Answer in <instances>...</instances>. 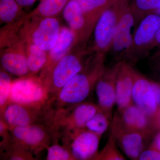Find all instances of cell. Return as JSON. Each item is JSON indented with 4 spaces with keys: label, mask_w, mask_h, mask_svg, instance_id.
Segmentation results:
<instances>
[{
    "label": "cell",
    "mask_w": 160,
    "mask_h": 160,
    "mask_svg": "<svg viewBox=\"0 0 160 160\" xmlns=\"http://www.w3.org/2000/svg\"><path fill=\"white\" fill-rule=\"evenodd\" d=\"M104 62V57L95 56L89 66L84 67L52 99V108H62L85 102L106 68Z\"/></svg>",
    "instance_id": "1"
},
{
    "label": "cell",
    "mask_w": 160,
    "mask_h": 160,
    "mask_svg": "<svg viewBox=\"0 0 160 160\" xmlns=\"http://www.w3.org/2000/svg\"><path fill=\"white\" fill-rule=\"evenodd\" d=\"M99 109L98 104L86 102L62 108H52L43 124L50 132L52 143L58 142L67 132L85 127Z\"/></svg>",
    "instance_id": "2"
},
{
    "label": "cell",
    "mask_w": 160,
    "mask_h": 160,
    "mask_svg": "<svg viewBox=\"0 0 160 160\" xmlns=\"http://www.w3.org/2000/svg\"><path fill=\"white\" fill-rule=\"evenodd\" d=\"M129 0H114L103 12L94 29L96 55L105 57L111 47L113 34Z\"/></svg>",
    "instance_id": "3"
},
{
    "label": "cell",
    "mask_w": 160,
    "mask_h": 160,
    "mask_svg": "<svg viewBox=\"0 0 160 160\" xmlns=\"http://www.w3.org/2000/svg\"><path fill=\"white\" fill-rule=\"evenodd\" d=\"M84 67L78 56L67 54L49 71L42 72L39 78L47 89L50 99Z\"/></svg>",
    "instance_id": "4"
},
{
    "label": "cell",
    "mask_w": 160,
    "mask_h": 160,
    "mask_svg": "<svg viewBox=\"0 0 160 160\" xmlns=\"http://www.w3.org/2000/svg\"><path fill=\"white\" fill-rule=\"evenodd\" d=\"M101 138L83 127L67 132L60 140L75 160H93L98 152Z\"/></svg>",
    "instance_id": "5"
},
{
    "label": "cell",
    "mask_w": 160,
    "mask_h": 160,
    "mask_svg": "<svg viewBox=\"0 0 160 160\" xmlns=\"http://www.w3.org/2000/svg\"><path fill=\"white\" fill-rule=\"evenodd\" d=\"M160 26V16L149 13L140 21L133 35L132 46L128 63L133 65L147 56L153 48L157 32Z\"/></svg>",
    "instance_id": "6"
},
{
    "label": "cell",
    "mask_w": 160,
    "mask_h": 160,
    "mask_svg": "<svg viewBox=\"0 0 160 160\" xmlns=\"http://www.w3.org/2000/svg\"><path fill=\"white\" fill-rule=\"evenodd\" d=\"M51 100L42 105L10 102L4 112V121L9 130L36 124H43L51 109Z\"/></svg>",
    "instance_id": "7"
},
{
    "label": "cell",
    "mask_w": 160,
    "mask_h": 160,
    "mask_svg": "<svg viewBox=\"0 0 160 160\" xmlns=\"http://www.w3.org/2000/svg\"><path fill=\"white\" fill-rule=\"evenodd\" d=\"M28 76L12 80L9 103L42 105L48 102L51 99L41 80Z\"/></svg>",
    "instance_id": "8"
},
{
    "label": "cell",
    "mask_w": 160,
    "mask_h": 160,
    "mask_svg": "<svg viewBox=\"0 0 160 160\" xmlns=\"http://www.w3.org/2000/svg\"><path fill=\"white\" fill-rule=\"evenodd\" d=\"M137 23L129 3L124 10L115 30L109 51H111L116 62H128L132 46L133 35L132 29Z\"/></svg>",
    "instance_id": "9"
},
{
    "label": "cell",
    "mask_w": 160,
    "mask_h": 160,
    "mask_svg": "<svg viewBox=\"0 0 160 160\" xmlns=\"http://www.w3.org/2000/svg\"><path fill=\"white\" fill-rule=\"evenodd\" d=\"M9 132L12 140L22 145L33 155H37L53 142L50 132L43 124L15 127L10 129Z\"/></svg>",
    "instance_id": "10"
},
{
    "label": "cell",
    "mask_w": 160,
    "mask_h": 160,
    "mask_svg": "<svg viewBox=\"0 0 160 160\" xmlns=\"http://www.w3.org/2000/svg\"><path fill=\"white\" fill-rule=\"evenodd\" d=\"M110 134L118 147L127 158L138 160L140 155L154 134L130 131L120 127L111 122Z\"/></svg>",
    "instance_id": "11"
},
{
    "label": "cell",
    "mask_w": 160,
    "mask_h": 160,
    "mask_svg": "<svg viewBox=\"0 0 160 160\" xmlns=\"http://www.w3.org/2000/svg\"><path fill=\"white\" fill-rule=\"evenodd\" d=\"M132 102L154 122L156 121L160 108L155 97L152 80L136 72L135 80L132 93Z\"/></svg>",
    "instance_id": "12"
},
{
    "label": "cell",
    "mask_w": 160,
    "mask_h": 160,
    "mask_svg": "<svg viewBox=\"0 0 160 160\" xmlns=\"http://www.w3.org/2000/svg\"><path fill=\"white\" fill-rule=\"evenodd\" d=\"M112 122L130 131L154 134L158 130L153 121L133 103L122 111L116 112Z\"/></svg>",
    "instance_id": "13"
},
{
    "label": "cell",
    "mask_w": 160,
    "mask_h": 160,
    "mask_svg": "<svg viewBox=\"0 0 160 160\" xmlns=\"http://www.w3.org/2000/svg\"><path fill=\"white\" fill-rule=\"evenodd\" d=\"M120 62L115 63L109 68L106 67L95 87L99 108L112 117L116 98V79Z\"/></svg>",
    "instance_id": "14"
},
{
    "label": "cell",
    "mask_w": 160,
    "mask_h": 160,
    "mask_svg": "<svg viewBox=\"0 0 160 160\" xmlns=\"http://www.w3.org/2000/svg\"><path fill=\"white\" fill-rule=\"evenodd\" d=\"M0 66L3 71L19 78L29 74L27 53L19 38L0 51Z\"/></svg>",
    "instance_id": "15"
},
{
    "label": "cell",
    "mask_w": 160,
    "mask_h": 160,
    "mask_svg": "<svg viewBox=\"0 0 160 160\" xmlns=\"http://www.w3.org/2000/svg\"><path fill=\"white\" fill-rule=\"evenodd\" d=\"M136 70L127 62H120L116 79V105L118 112L132 103V93Z\"/></svg>",
    "instance_id": "16"
},
{
    "label": "cell",
    "mask_w": 160,
    "mask_h": 160,
    "mask_svg": "<svg viewBox=\"0 0 160 160\" xmlns=\"http://www.w3.org/2000/svg\"><path fill=\"white\" fill-rule=\"evenodd\" d=\"M61 29L59 22L53 17L44 18L32 33V42L44 51H49L56 43Z\"/></svg>",
    "instance_id": "17"
},
{
    "label": "cell",
    "mask_w": 160,
    "mask_h": 160,
    "mask_svg": "<svg viewBox=\"0 0 160 160\" xmlns=\"http://www.w3.org/2000/svg\"><path fill=\"white\" fill-rule=\"evenodd\" d=\"M63 17L69 28L74 32L76 43L88 38L92 30L78 3L70 0L63 10Z\"/></svg>",
    "instance_id": "18"
},
{
    "label": "cell",
    "mask_w": 160,
    "mask_h": 160,
    "mask_svg": "<svg viewBox=\"0 0 160 160\" xmlns=\"http://www.w3.org/2000/svg\"><path fill=\"white\" fill-rule=\"evenodd\" d=\"M74 44H76L74 32L69 27L61 28L56 43L49 52L48 61L43 71L51 69L61 59L68 54L69 49Z\"/></svg>",
    "instance_id": "19"
},
{
    "label": "cell",
    "mask_w": 160,
    "mask_h": 160,
    "mask_svg": "<svg viewBox=\"0 0 160 160\" xmlns=\"http://www.w3.org/2000/svg\"><path fill=\"white\" fill-rule=\"evenodd\" d=\"M82 9L91 30L101 15L114 0H73Z\"/></svg>",
    "instance_id": "20"
},
{
    "label": "cell",
    "mask_w": 160,
    "mask_h": 160,
    "mask_svg": "<svg viewBox=\"0 0 160 160\" xmlns=\"http://www.w3.org/2000/svg\"><path fill=\"white\" fill-rule=\"evenodd\" d=\"M0 158L10 160H33L35 158L31 152L12 140L11 137L9 142L0 149Z\"/></svg>",
    "instance_id": "21"
},
{
    "label": "cell",
    "mask_w": 160,
    "mask_h": 160,
    "mask_svg": "<svg viewBox=\"0 0 160 160\" xmlns=\"http://www.w3.org/2000/svg\"><path fill=\"white\" fill-rule=\"evenodd\" d=\"M27 65L29 73L34 75L42 69L48 61V55L31 42L27 52Z\"/></svg>",
    "instance_id": "22"
},
{
    "label": "cell",
    "mask_w": 160,
    "mask_h": 160,
    "mask_svg": "<svg viewBox=\"0 0 160 160\" xmlns=\"http://www.w3.org/2000/svg\"><path fill=\"white\" fill-rule=\"evenodd\" d=\"M31 15L42 18L52 17L63 11L70 0H42Z\"/></svg>",
    "instance_id": "23"
},
{
    "label": "cell",
    "mask_w": 160,
    "mask_h": 160,
    "mask_svg": "<svg viewBox=\"0 0 160 160\" xmlns=\"http://www.w3.org/2000/svg\"><path fill=\"white\" fill-rule=\"evenodd\" d=\"M21 7L15 0H0V27L19 19Z\"/></svg>",
    "instance_id": "24"
},
{
    "label": "cell",
    "mask_w": 160,
    "mask_h": 160,
    "mask_svg": "<svg viewBox=\"0 0 160 160\" xmlns=\"http://www.w3.org/2000/svg\"><path fill=\"white\" fill-rule=\"evenodd\" d=\"M129 3L137 24L147 15L160 8V0H132Z\"/></svg>",
    "instance_id": "25"
},
{
    "label": "cell",
    "mask_w": 160,
    "mask_h": 160,
    "mask_svg": "<svg viewBox=\"0 0 160 160\" xmlns=\"http://www.w3.org/2000/svg\"><path fill=\"white\" fill-rule=\"evenodd\" d=\"M113 117L100 109L97 113L86 123L87 129L102 137L110 126Z\"/></svg>",
    "instance_id": "26"
},
{
    "label": "cell",
    "mask_w": 160,
    "mask_h": 160,
    "mask_svg": "<svg viewBox=\"0 0 160 160\" xmlns=\"http://www.w3.org/2000/svg\"><path fill=\"white\" fill-rule=\"evenodd\" d=\"M12 81L9 73L0 70V120L4 122V112L9 103Z\"/></svg>",
    "instance_id": "27"
},
{
    "label": "cell",
    "mask_w": 160,
    "mask_h": 160,
    "mask_svg": "<svg viewBox=\"0 0 160 160\" xmlns=\"http://www.w3.org/2000/svg\"><path fill=\"white\" fill-rule=\"evenodd\" d=\"M126 158L120 151L112 135L110 134L107 143L99 151L93 160H124Z\"/></svg>",
    "instance_id": "28"
},
{
    "label": "cell",
    "mask_w": 160,
    "mask_h": 160,
    "mask_svg": "<svg viewBox=\"0 0 160 160\" xmlns=\"http://www.w3.org/2000/svg\"><path fill=\"white\" fill-rule=\"evenodd\" d=\"M47 160H75L65 146L58 142L52 143L47 148Z\"/></svg>",
    "instance_id": "29"
},
{
    "label": "cell",
    "mask_w": 160,
    "mask_h": 160,
    "mask_svg": "<svg viewBox=\"0 0 160 160\" xmlns=\"http://www.w3.org/2000/svg\"><path fill=\"white\" fill-rule=\"evenodd\" d=\"M149 64L154 78L160 82V49H158L150 58Z\"/></svg>",
    "instance_id": "30"
},
{
    "label": "cell",
    "mask_w": 160,
    "mask_h": 160,
    "mask_svg": "<svg viewBox=\"0 0 160 160\" xmlns=\"http://www.w3.org/2000/svg\"><path fill=\"white\" fill-rule=\"evenodd\" d=\"M139 160H160V151L149 146L140 155Z\"/></svg>",
    "instance_id": "31"
},
{
    "label": "cell",
    "mask_w": 160,
    "mask_h": 160,
    "mask_svg": "<svg viewBox=\"0 0 160 160\" xmlns=\"http://www.w3.org/2000/svg\"><path fill=\"white\" fill-rule=\"evenodd\" d=\"M10 139L9 128L6 123L0 120V149L9 142Z\"/></svg>",
    "instance_id": "32"
},
{
    "label": "cell",
    "mask_w": 160,
    "mask_h": 160,
    "mask_svg": "<svg viewBox=\"0 0 160 160\" xmlns=\"http://www.w3.org/2000/svg\"><path fill=\"white\" fill-rule=\"evenodd\" d=\"M152 139V142L149 146L160 151V129L155 133Z\"/></svg>",
    "instance_id": "33"
},
{
    "label": "cell",
    "mask_w": 160,
    "mask_h": 160,
    "mask_svg": "<svg viewBox=\"0 0 160 160\" xmlns=\"http://www.w3.org/2000/svg\"><path fill=\"white\" fill-rule=\"evenodd\" d=\"M19 6L22 7H28L33 5L36 0H15Z\"/></svg>",
    "instance_id": "34"
},
{
    "label": "cell",
    "mask_w": 160,
    "mask_h": 160,
    "mask_svg": "<svg viewBox=\"0 0 160 160\" xmlns=\"http://www.w3.org/2000/svg\"><path fill=\"white\" fill-rule=\"evenodd\" d=\"M154 47H157L158 49H160V26L157 32L155 39L153 44V48Z\"/></svg>",
    "instance_id": "35"
},
{
    "label": "cell",
    "mask_w": 160,
    "mask_h": 160,
    "mask_svg": "<svg viewBox=\"0 0 160 160\" xmlns=\"http://www.w3.org/2000/svg\"><path fill=\"white\" fill-rule=\"evenodd\" d=\"M156 125L158 130L160 129V110L159 114L158 115L157 119L156 121Z\"/></svg>",
    "instance_id": "36"
},
{
    "label": "cell",
    "mask_w": 160,
    "mask_h": 160,
    "mask_svg": "<svg viewBox=\"0 0 160 160\" xmlns=\"http://www.w3.org/2000/svg\"><path fill=\"white\" fill-rule=\"evenodd\" d=\"M153 12V13H156V14H157L160 16V8H159V9H157V10H155V11Z\"/></svg>",
    "instance_id": "37"
},
{
    "label": "cell",
    "mask_w": 160,
    "mask_h": 160,
    "mask_svg": "<svg viewBox=\"0 0 160 160\" xmlns=\"http://www.w3.org/2000/svg\"></svg>",
    "instance_id": "38"
}]
</instances>
